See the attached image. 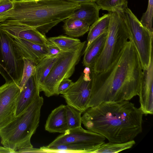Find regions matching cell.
<instances>
[{"instance_id":"e0dca14e","label":"cell","mask_w":153,"mask_h":153,"mask_svg":"<svg viewBox=\"0 0 153 153\" xmlns=\"http://www.w3.org/2000/svg\"><path fill=\"white\" fill-rule=\"evenodd\" d=\"M107 32L101 35L93 41L84 51L82 63L84 66L93 69L95 62L101 54L106 39Z\"/></svg>"},{"instance_id":"2e32d148","label":"cell","mask_w":153,"mask_h":153,"mask_svg":"<svg viewBox=\"0 0 153 153\" xmlns=\"http://www.w3.org/2000/svg\"><path fill=\"white\" fill-rule=\"evenodd\" d=\"M65 105L62 104L52 110L49 115L45 125V129L51 133L63 134L68 130Z\"/></svg>"},{"instance_id":"4dcf8cb0","label":"cell","mask_w":153,"mask_h":153,"mask_svg":"<svg viewBox=\"0 0 153 153\" xmlns=\"http://www.w3.org/2000/svg\"><path fill=\"white\" fill-rule=\"evenodd\" d=\"M0 153H14V152L4 146H0Z\"/></svg>"},{"instance_id":"4316f807","label":"cell","mask_w":153,"mask_h":153,"mask_svg":"<svg viewBox=\"0 0 153 153\" xmlns=\"http://www.w3.org/2000/svg\"><path fill=\"white\" fill-rule=\"evenodd\" d=\"M153 0H149L147 10L143 14L140 21L144 27L152 32H153Z\"/></svg>"},{"instance_id":"ba28073f","label":"cell","mask_w":153,"mask_h":153,"mask_svg":"<svg viewBox=\"0 0 153 153\" xmlns=\"http://www.w3.org/2000/svg\"><path fill=\"white\" fill-rule=\"evenodd\" d=\"M123 14L131 38L139 55L143 70L146 68L153 53V32L144 27L128 7Z\"/></svg>"},{"instance_id":"9a60e30c","label":"cell","mask_w":153,"mask_h":153,"mask_svg":"<svg viewBox=\"0 0 153 153\" xmlns=\"http://www.w3.org/2000/svg\"><path fill=\"white\" fill-rule=\"evenodd\" d=\"M39 84L36 74L31 76L18 95L15 111L16 116L23 112L35 98L39 95Z\"/></svg>"},{"instance_id":"30bf717a","label":"cell","mask_w":153,"mask_h":153,"mask_svg":"<svg viewBox=\"0 0 153 153\" xmlns=\"http://www.w3.org/2000/svg\"><path fill=\"white\" fill-rule=\"evenodd\" d=\"M0 92V129L16 117L17 100L20 89L16 83H5Z\"/></svg>"},{"instance_id":"52a82bcc","label":"cell","mask_w":153,"mask_h":153,"mask_svg":"<svg viewBox=\"0 0 153 153\" xmlns=\"http://www.w3.org/2000/svg\"><path fill=\"white\" fill-rule=\"evenodd\" d=\"M24 66L23 57L13 43V38L0 27V74L5 83L19 85Z\"/></svg>"},{"instance_id":"cb8c5ba5","label":"cell","mask_w":153,"mask_h":153,"mask_svg":"<svg viewBox=\"0 0 153 153\" xmlns=\"http://www.w3.org/2000/svg\"><path fill=\"white\" fill-rule=\"evenodd\" d=\"M100 9L108 12H123L128 7V0H97L95 2Z\"/></svg>"},{"instance_id":"836d02e7","label":"cell","mask_w":153,"mask_h":153,"mask_svg":"<svg viewBox=\"0 0 153 153\" xmlns=\"http://www.w3.org/2000/svg\"><path fill=\"white\" fill-rule=\"evenodd\" d=\"M1 89H2V86H1V87H0V92L1 91Z\"/></svg>"},{"instance_id":"4fadbf2b","label":"cell","mask_w":153,"mask_h":153,"mask_svg":"<svg viewBox=\"0 0 153 153\" xmlns=\"http://www.w3.org/2000/svg\"><path fill=\"white\" fill-rule=\"evenodd\" d=\"M0 27L13 38H20L41 44H46L49 42L45 35L36 29L26 25L4 22L0 23Z\"/></svg>"},{"instance_id":"5b68a950","label":"cell","mask_w":153,"mask_h":153,"mask_svg":"<svg viewBox=\"0 0 153 153\" xmlns=\"http://www.w3.org/2000/svg\"><path fill=\"white\" fill-rule=\"evenodd\" d=\"M108 13L110 21L104 47L91 70L96 73L104 71L114 61L131 38L123 12Z\"/></svg>"},{"instance_id":"8fae6325","label":"cell","mask_w":153,"mask_h":153,"mask_svg":"<svg viewBox=\"0 0 153 153\" xmlns=\"http://www.w3.org/2000/svg\"><path fill=\"white\" fill-rule=\"evenodd\" d=\"M105 138L96 132L85 130L82 126L69 129L57 137L48 146L77 143L88 145L93 147L105 142Z\"/></svg>"},{"instance_id":"f546056e","label":"cell","mask_w":153,"mask_h":153,"mask_svg":"<svg viewBox=\"0 0 153 153\" xmlns=\"http://www.w3.org/2000/svg\"><path fill=\"white\" fill-rule=\"evenodd\" d=\"M13 7L11 0H0V15L10 10Z\"/></svg>"},{"instance_id":"44dd1931","label":"cell","mask_w":153,"mask_h":153,"mask_svg":"<svg viewBox=\"0 0 153 153\" xmlns=\"http://www.w3.org/2000/svg\"><path fill=\"white\" fill-rule=\"evenodd\" d=\"M133 140L122 143L105 142L95 146L91 149L89 153H116L131 148L135 144Z\"/></svg>"},{"instance_id":"6da1fadb","label":"cell","mask_w":153,"mask_h":153,"mask_svg":"<svg viewBox=\"0 0 153 153\" xmlns=\"http://www.w3.org/2000/svg\"><path fill=\"white\" fill-rule=\"evenodd\" d=\"M143 70L130 38L106 69L99 73L91 71V91L88 108L105 102L129 101L138 96Z\"/></svg>"},{"instance_id":"3957f363","label":"cell","mask_w":153,"mask_h":153,"mask_svg":"<svg viewBox=\"0 0 153 153\" xmlns=\"http://www.w3.org/2000/svg\"><path fill=\"white\" fill-rule=\"evenodd\" d=\"M12 9L0 15V23L26 25L45 35L51 28L71 16L79 3L65 0H12Z\"/></svg>"},{"instance_id":"484cf974","label":"cell","mask_w":153,"mask_h":153,"mask_svg":"<svg viewBox=\"0 0 153 153\" xmlns=\"http://www.w3.org/2000/svg\"><path fill=\"white\" fill-rule=\"evenodd\" d=\"M24 61V66L21 80L18 85L21 91L25 83L32 76L36 73V64L31 60L23 58Z\"/></svg>"},{"instance_id":"f1b7e54d","label":"cell","mask_w":153,"mask_h":153,"mask_svg":"<svg viewBox=\"0 0 153 153\" xmlns=\"http://www.w3.org/2000/svg\"><path fill=\"white\" fill-rule=\"evenodd\" d=\"M46 45L48 51L47 56H55L62 51L59 48L49 41Z\"/></svg>"},{"instance_id":"1f68e13d","label":"cell","mask_w":153,"mask_h":153,"mask_svg":"<svg viewBox=\"0 0 153 153\" xmlns=\"http://www.w3.org/2000/svg\"><path fill=\"white\" fill-rule=\"evenodd\" d=\"M72 2L80 3L82 2H96L97 0H65Z\"/></svg>"},{"instance_id":"603a6c76","label":"cell","mask_w":153,"mask_h":153,"mask_svg":"<svg viewBox=\"0 0 153 153\" xmlns=\"http://www.w3.org/2000/svg\"><path fill=\"white\" fill-rule=\"evenodd\" d=\"M48 39L62 51L71 50L81 42L78 39L63 35L50 37Z\"/></svg>"},{"instance_id":"5bb4252c","label":"cell","mask_w":153,"mask_h":153,"mask_svg":"<svg viewBox=\"0 0 153 153\" xmlns=\"http://www.w3.org/2000/svg\"><path fill=\"white\" fill-rule=\"evenodd\" d=\"M13 38V44L22 56L31 60L36 65L47 56L48 51L46 44L36 43L17 38Z\"/></svg>"},{"instance_id":"83f0119b","label":"cell","mask_w":153,"mask_h":153,"mask_svg":"<svg viewBox=\"0 0 153 153\" xmlns=\"http://www.w3.org/2000/svg\"><path fill=\"white\" fill-rule=\"evenodd\" d=\"M74 83L71 80L69 79H63L59 85L56 95L62 94L65 93L72 86Z\"/></svg>"},{"instance_id":"7a4b0ae2","label":"cell","mask_w":153,"mask_h":153,"mask_svg":"<svg viewBox=\"0 0 153 153\" xmlns=\"http://www.w3.org/2000/svg\"><path fill=\"white\" fill-rule=\"evenodd\" d=\"M83 113L82 122L85 127L108 142H127L142 131L143 114L129 101L103 102Z\"/></svg>"},{"instance_id":"277c9868","label":"cell","mask_w":153,"mask_h":153,"mask_svg":"<svg viewBox=\"0 0 153 153\" xmlns=\"http://www.w3.org/2000/svg\"><path fill=\"white\" fill-rule=\"evenodd\" d=\"M43 102V97L37 96L23 112L0 129L1 142L4 146L14 153L33 148L31 139L39 126Z\"/></svg>"},{"instance_id":"ac0fdd59","label":"cell","mask_w":153,"mask_h":153,"mask_svg":"<svg viewBox=\"0 0 153 153\" xmlns=\"http://www.w3.org/2000/svg\"><path fill=\"white\" fill-rule=\"evenodd\" d=\"M79 4V8L70 17L84 21L90 25L99 18L100 9L95 2H82Z\"/></svg>"},{"instance_id":"9c48e42d","label":"cell","mask_w":153,"mask_h":153,"mask_svg":"<svg viewBox=\"0 0 153 153\" xmlns=\"http://www.w3.org/2000/svg\"><path fill=\"white\" fill-rule=\"evenodd\" d=\"M91 86V79L89 80L84 79L83 73L70 89L62 94V96L67 105L82 113L88 108Z\"/></svg>"},{"instance_id":"ffe728a7","label":"cell","mask_w":153,"mask_h":153,"mask_svg":"<svg viewBox=\"0 0 153 153\" xmlns=\"http://www.w3.org/2000/svg\"><path fill=\"white\" fill-rule=\"evenodd\" d=\"M110 21L109 14H105L99 18L90 26L87 38L85 50L90 44L105 33L107 32Z\"/></svg>"},{"instance_id":"7402d4cb","label":"cell","mask_w":153,"mask_h":153,"mask_svg":"<svg viewBox=\"0 0 153 153\" xmlns=\"http://www.w3.org/2000/svg\"><path fill=\"white\" fill-rule=\"evenodd\" d=\"M57 59V55L53 56H46L36 65V75L39 85L46 79Z\"/></svg>"},{"instance_id":"7c38bea8","label":"cell","mask_w":153,"mask_h":153,"mask_svg":"<svg viewBox=\"0 0 153 153\" xmlns=\"http://www.w3.org/2000/svg\"><path fill=\"white\" fill-rule=\"evenodd\" d=\"M140 106L143 114H153V56L152 54L148 67L143 70L140 91Z\"/></svg>"},{"instance_id":"d4e9b609","label":"cell","mask_w":153,"mask_h":153,"mask_svg":"<svg viewBox=\"0 0 153 153\" xmlns=\"http://www.w3.org/2000/svg\"><path fill=\"white\" fill-rule=\"evenodd\" d=\"M66 117L68 129L81 126L82 113L69 105H65Z\"/></svg>"},{"instance_id":"d6a6232c","label":"cell","mask_w":153,"mask_h":153,"mask_svg":"<svg viewBox=\"0 0 153 153\" xmlns=\"http://www.w3.org/2000/svg\"><path fill=\"white\" fill-rule=\"evenodd\" d=\"M23 0L25 1H37L42 0Z\"/></svg>"},{"instance_id":"d6986e66","label":"cell","mask_w":153,"mask_h":153,"mask_svg":"<svg viewBox=\"0 0 153 153\" xmlns=\"http://www.w3.org/2000/svg\"><path fill=\"white\" fill-rule=\"evenodd\" d=\"M64 21L63 29L65 33L72 37L83 36L89 31L91 26L84 21L70 17Z\"/></svg>"},{"instance_id":"8992f818","label":"cell","mask_w":153,"mask_h":153,"mask_svg":"<svg viewBox=\"0 0 153 153\" xmlns=\"http://www.w3.org/2000/svg\"><path fill=\"white\" fill-rule=\"evenodd\" d=\"M86 41L81 42L72 49L57 54V59L43 82L39 85L40 91L49 97L56 95L60 83L73 74L85 48Z\"/></svg>"}]
</instances>
